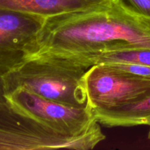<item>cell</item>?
<instances>
[{
  "label": "cell",
  "mask_w": 150,
  "mask_h": 150,
  "mask_svg": "<svg viewBox=\"0 0 150 150\" xmlns=\"http://www.w3.org/2000/svg\"><path fill=\"white\" fill-rule=\"evenodd\" d=\"M7 99L6 97L5 84H4V76L0 75V100H5Z\"/></svg>",
  "instance_id": "obj_12"
},
{
  "label": "cell",
  "mask_w": 150,
  "mask_h": 150,
  "mask_svg": "<svg viewBox=\"0 0 150 150\" xmlns=\"http://www.w3.org/2000/svg\"><path fill=\"white\" fill-rule=\"evenodd\" d=\"M150 127V126H149ZM148 138H149V139L150 140V127H149V134H148Z\"/></svg>",
  "instance_id": "obj_13"
},
{
  "label": "cell",
  "mask_w": 150,
  "mask_h": 150,
  "mask_svg": "<svg viewBox=\"0 0 150 150\" xmlns=\"http://www.w3.org/2000/svg\"><path fill=\"white\" fill-rule=\"evenodd\" d=\"M88 69L62 56L35 54L4 75L6 95L23 88L51 100L76 107L90 106L85 86Z\"/></svg>",
  "instance_id": "obj_2"
},
{
  "label": "cell",
  "mask_w": 150,
  "mask_h": 150,
  "mask_svg": "<svg viewBox=\"0 0 150 150\" xmlns=\"http://www.w3.org/2000/svg\"><path fill=\"white\" fill-rule=\"evenodd\" d=\"M97 121L107 127L150 126V94L139 100L111 108H92Z\"/></svg>",
  "instance_id": "obj_8"
},
{
  "label": "cell",
  "mask_w": 150,
  "mask_h": 150,
  "mask_svg": "<svg viewBox=\"0 0 150 150\" xmlns=\"http://www.w3.org/2000/svg\"><path fill=\"white\" fill-rule=\"evenodd\" d=\"M6 97L22 113L64 136H83L100 127L91 106L69 105L45 99L23 88H17Z\"/></svg>",
  "instance_id": "obj_4"
},
{
  "label": "cell",
  "mask_w": 150,
  "mask_h": 150,
  "mask_svg": "<svg viewBox=\"0 0 150 150\" xmlns=\"http://www.w3.org/2000/svg\"><path fill=\"white\" fill-rule=\"evenodd\" d=\"M62 57H67L88 68L96 64L114 63L139 64L150 67V49L147 48H130Z\"/></svg>",
  "instance_id": "obj_9"
},
{
  "label": "cell",
  "mask_w": 150,
  "mask_h": 150,
  "mask_svg": "<svg viewBox=\"0 0 150 150\" xmlns=\"http://www.w3.org/2000/svg\"><path fill=\"white\" fill-rule=\"evenodd\" d=\"M45 18L0 9V75L4 76L33 54Z\"/></svg>",
  "instance_id": "obj_6"
},
{
  "label": "cell",
  "mask_w": 150,
  "mask_h": 150,
  "mask_svg": "<svg viewBox=\"0 0 150 150\" xmlns=\"http://www.w3.org/2000/svg\"><path fill=\"white\" fill-rule=\"evenodd\" d=\"M130 48L150 49V18L132 14L112 0L100 7L45 19L32 55H76Z\"/></svg>",
  "instance_id": "obj_1"
},
{
  "label": "cell",
  "mask_w": 150,
  "mask_h": 150,
  "mask_svg": "<svg viewBox=\"0 0 150 150\" xmlns=\"http://www.w3.org/2000/svg\"><path fill=\"white\" fill-rule=\"evenodd\" d=\"M101 140L97 130L76 137L64 136L22 113L7 100H0V150H89Z\"/></svg>",
  "instance_id": "obj_3"
},
{
  "label": "cell",
  "mask_w": 150,
  "mask_h": 150,
  "mask_svg": "<svg viewBox=\"0 0 150 150\" xmlns=\"http://www.w3.org/2000/svg\"><path fill=\"white\" fill-rule=\"evenodd\" d=\"M112 0H0V9L48 18L95 8Z\"/></svg>",
  "instance_id": "obj_7"
},
{
  "label": "cell",
  "mask_w": 150,
  "mask_h": 150,
  "mask_svg": "<svg viewBox=\"0 0 150 150\" xmlns=\"http://www.w3.org/2000/svg\"><path fill=\"white\" fill-rule=\"evenodd\" d=\"M85 86L92 108H111L139 100L150 94V79L119 70L109 64H96L85 75Z\"/></svg>",
  "instance_id": "obj_5"
},
{
  "label": "cell",
  "mask_w": 150,
  "mask_h": 150,
  "mask_svg": "<svg viewBox=\"0 0 150 150\" xmlns=\"http://www.w3.org/2000/svg\"><path fill=\"white\" fill-rule=\"evenodd\" d=\"M109 64L119 70L129 72L132 74L141 76L150 79V67L149 66L139 65V64H122V63H114V64Z\"/></svg>",
  "instance_id": "obj_11"
},
{
  "label": "cell",
  "mask_w": 150,
  "mask_h": 150,
  "mask_svg": "<svg viewBox=\"0 0 150 150\" xmlns=\"http://www.w3.org/2000/svg\"><path fill=\"white\" fill-rule=\"evenodd\" d=\"M129 13L150 18V0H114Z\"/></svg>",
  "instance_id": "obj_10"
}]
</instances>
